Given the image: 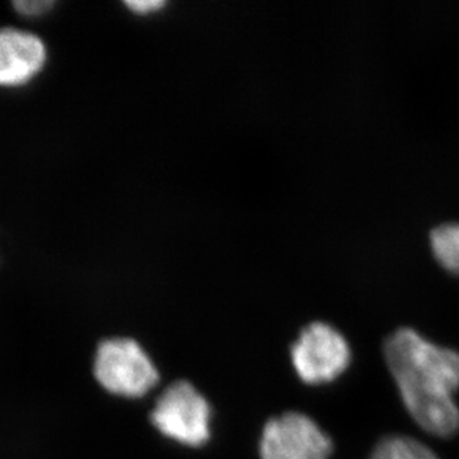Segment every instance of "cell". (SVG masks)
I'll return each mask as SVG.
<instances>
[{
    "instance_id": "ba28073f",
    "label": "cell",
    "mask_w": 459,
    "mask_h": 459,
    "mask_svg": "<svg viewBox=\"0 0 459 459\" xmlns=\"http://www.w3.org/2000/svg\"><path fill=\"white\" fill-rule=\"evenodd\" d=\"M368 459H438L429 447L403 436H391L377 443Z\"/></svg>"
},
{
    "instance_id": "6da1fadb",
    "label": "cell",
    "mask_w": 459,
    "mask_h": 459,
    "mask_svg": "<svg viewBox=\"0 0 459 459\" xmlns=\"http://www.w3.org/2000/svg\"><path fill=\"white\" fill-rule=\"evenodd\" d=\"M386 364L404 406L420 427L438 437L459 431V352L438 347L416 330H395L384 345Z\"/></svg>"
},
{
    "instance_id": "30bf717a",
    "label": "cell",
    "mask_w": 459,
    "mask_h": 459,
    "mask_svg": "<svg viewBox=\"0 0 459 459\" xmlns=\"http://www.w3.org/2000/svg\"><path fill=\"white\" fill-rule=\"evenodd\" d=\"M126 6L131 13L137 15H151V13H160L167 4L162 0H131V2H126Z\"/></svg>"
},
{
    "instance_id": "3957f363",
    "label": "cell",
    "mask_w": 459,
    "mask_h": 459,
    "mask_svg": "<svg viewBox=\"0 0 459 459\" xmlns=\"http://www.w3.org/2000/svg\"><path fill=\"white\" fill-rule=\"evenodd\" d=\"M94 368L106 390L126 397L144 395L158 382L155 366L133 339L113 338L100 343Z\"/></svg>"
},
{
    "instance_id": "52a82bcc",
    "label": "cell",
    "mask_w": 459,
    "mask_h": 459,
    "mask_svg": "<svg viewBox=\"0 0 459 459\" xmlns=\"http://www.w3.org/2000/svg\"><path fill=\"white\" fill-rule=\"evenodd\" d=\"M429 247L438 264L459 277V223L449 221L431 230Z\"/></svg>"
},
{
    "instance_id": "9c48e42d",
    "label": "cell",
    "mask_w": 459,
    "mask_h": 459,
    "mask_svg": "<svg viewBox=\"0 0 459 459\" xmlns=\"http://www.w3.org/2000/svg\"><path fill=\"white\" fill-rule=\"evenodd\" d=\"M13 8L22 17L27 20H39L56 8V2L52 0H20L13 4Z\"/></svg>"
},
{
    "instance_id": "5b68a950",
    "label": "cell",
    "mask_w": 459,
    "mask_h": 459,
    "mask_svg": "<svg viewBox=\"0 0 459 459\" xmlns=\"http://www.w3.org/2000/svg\"><path fill=\"white\" fill-rule=\"evenodd\" d=\"M332 451L329 436L298 411L269 420L260 440L262 459H329Z\"/></svg>"
},
{
    "instance_id": "277c9868",
    "label": "cell",
    "mask_w": 459,
    "mask_h": 459,
    "mask_svg": "<svg viewBox=\"0 0 459 459\" xmlns=\"http://www.w3.org/2000/svg\"><path fill=\"white\" fill-rule=\"evenodd\" d=\"M210 406L187 382H176L160 395L152 411L153 424L165 436L189 446L210 437Z\"/></svg>"
},
{
    "instance_id": "7a4b0ae2",
    "label": "cell",
    "mask_w": 459,
    "mask_h": 459,
    "mask_svg": "<svg viewBox=\"0 0 459 459\" xmlns=\"http://www.w3.org/2000/svg\"><path fill=\"white\" fill-rule=\"evenodd\" d=\"M296 373L309 385L327 384L341 377L351 361L347 339L325 321L307 325L291 347Z\"/></svg>"
},
{
    "instance_id": "8992f818",
    "label": "cell",
    "mask_w": 459,
    "mask_h": 459,
    "mask_svg": "<svg viewBox=\"0 0 459 459\" xmlns=\"http://www.w3.org/2000/svg\"><path fill=\"white\" fill-rule=\"evenodd\" d=\"M48 58L42 36L24 27H0V87H26L44 72Z\"/></svg>"
}]
</instances>
